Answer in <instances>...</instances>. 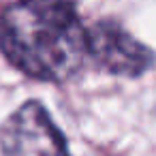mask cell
Masks as SVG:
<instances>
[{"label": "cell", "instance_id": "obj_1", "mask_svg": "<svg viewBox=\"0 0 156 156\" xmlns=\"http://www.w3.org/2000/svg\"><path fill=\"white\" fill-rule=\"evenodd\" d=\"M0 51L28 77L62 83L88 56L86 28L71 2H15L0 13Z\"/></svg>", "mask_w": 156, "mask_h": 156}, {"label": "cell", "instance_id": "obj_2", "mask_svg": "<svg viewBox=\"0 0 156 156\" xmlns=\"http://www.w3.org/2000/svg\"><path fill=\"white\" fill-rule=\"evenodd\" d=\"M2 156H71L62 130L39 101L17 107L0 124Z\"/></svg>", "mask_w": 156, "mask_h": 156}, {"label": "cell", "instance_id": "obj_3", "mask_svg": "<svg viewBox=\"0 0 156 156\" xmlns=\"http://www.w3.org/2000/svg\"><path fill=\"white\" fill-rule=\"evenodd\" d=\"M86 54L118 77H141L156 64V54L115 20H98L86 30Z\"/></svg>", "mask_w": 156, "mask_h": 156}]
</instances>
